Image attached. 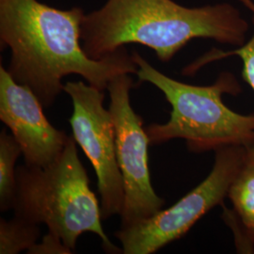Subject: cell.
<instances>
[{"mask_svg": "<svg viewBox=\"0 0 254 254\" xmlns=\"http://www.w3.org/2000/svg\"><path fill=\"white\" fill-rule=\"evenodd\" d=\"M64 91L73 103L69 122L73 138L97 175L102 219L121 216L124 183L117 159L114 122L110 110L104 107L105 93L82 80L66 82Z\"/></svg>", "mask_w": 254, "mask_h": 254, "instance_id": "cell-7", "label": "cell"}, {"mask_svg": "<svg viewBox=\"0 0 254 254\" xmlns=\"http://www.w3.org/2000/svg\"><path fill=\"white\" fill-rule=\"evenodd\" d=\"M133 87L131 73H121L109 82L107 89L125 190L121 228L131 226L154 216L165 204V200L155 193L152 186L148 158L150 140L142 119L131 106L130 91Z\"/></svg>", "mask_w": 254, "mask_h": 254, "instance_id": "cell-6", "label": "cell"}, {"mask_svg": "<svg viewBox=\"0 0 254 254\" xmlns=\"http://www.w3.org/2000/svg\"><path fill=\"white\" fill-rule=\"evenodd\" d=\"M237 1H239L243 6H245L246 8L253 13V15H254V0H237Z\"/></svg>", "mask_w": 254, "mask_h": 254, "instance_id": "cell-14", "label": "cell"}, {"mask_svg": "<svg viewBox=\"0 0 254 254\" xmlns=\"http://www.w3.org/2000/svg\"><path fill=\"white\" fill-rule=\"evenodd\" d=\"M84 16L80 7L60 9L38 0H0V43L10 50L7 70L45 109L54 105L64 91L63 79L70 74L105 91L119 74L136 73V63L125 47L101 60L86 54Z\"/></svg>", "mask_w": 254, "mask_h": 254, "instance_id": "cell-1", "label": "cell"}, {"mask_svg": "<svg viewBox=\"0 0 254 254\" xmlns=\"http://www.w3.org/2000/svg\"><path fill=\"white\" fill-rule=\"evenodd\" d=\"M248 149L230 146L216 151L208 176L169 208L127 228L115 237L124 254H152L187 235L209 211L222 205L236 175L245 164Z\"/></svg>", "mask_w": 254, "mask_h": 254, "instance_id": "cell-5", "label": "cell"}, {"mask_svg": "<svg viewBox=\"0 0 254 254\" xmlns=\"http://www.w3.org/2000/svg\"><path fill=\"white\" fill-rule=\"evenodd\" d=\"M23 154L22 148L12 134L6 130L0 133V210L13 209L16 196L15 163Z\"/></svg>", "mask_w": 254, "mask_h": 254, "instance_id": "cell-10", "label": "cell"}, {"mask_svg": "<svg viewBox=\"0 0 254 254\" xmlns=\"http://www.w3.org/2000/svg\"><path fill=\"white\" fill-rule=\"evenodd\" d=\"M44 106L28 87L0 66V120L22 148L25 164L45 168L63 153L71 136L46 119Z\"/></svg>", "mask_w": 254, "mask_h": 254, "instance_id": "cell-8", "label": "cell"}, {"mask_svg": "<svg viewBox=\"0 0 254 254\" xmlns=\"http://www.w3.org/2000/svg\"><path fill=\"white\" fill-rule=\"evenodd\" d=\"M250 25L229 3L189 8L173 0H108L85 14L82 47L93 60L114 54L128 44L151 48L169 63L194 39L240 46Z\"/></svg>", "mask_w": 254, "mask_h": 254, "instance_id": "cell-2", "label": "cell"}, {"mask_svg": "<svg viewBox=\"0 0 254 254\" xmlns=\"http://www.w3.org/2000/svg\"><path fill=\"white\" fill-rule=\"evenodd\" d=\"M41 236L38 224L13 217L0 219V254H18L29 251Z\"/></svg>", "mask_w": 254, "mask_h": 254, "instance_id": "cell-11", "label": "cell"}, {"mask_svg": "<svg viewBox=\"0 0 254 254\" xmlns=\"http://www.w3.org/2000/svg\"><path fill=\"white\" fill-rule=\"evenodd\" d=\"M14 216L35 224H46L74 252L78 238L92 233L108 254H123L113 245L102 226L100 204L90 187L87 171L78 156L76 141L71 136L60 156L45 168L16 170Z\"/></svg>", "mask_w": 254, "mask_h": 254, "instance_id": "cell-4", "label": "cell"}, {"mask_svg": "<svg viewBox=\"0 0 254 254\" xmlns=\"http://www.w3.org/2000/svg\"><path fill=\"white\" fill-rule=\"evenodd\" d=\"M27 254H71L73 252L64 245L63 240L54 234H48L42 238L41 243H36Z\"/></svg>", "mask_w": 254, "mask_h": 254, "instance_id": "cell-13", "label": "cell"}, {"mask_svg": "<svg viewBox=\"0 0 254 254\" xmlns=\"http://www.w3.org/2000/svg\"><path fill=\"white\" fill-rule=\"evenodd\" d=\"M236 56L241 59L243 63L242 76L254 91V31L253 36L249 41H247L244 45L238 46L236 49L231 51H221V50H213L207 54L203 55L199 60L190 64L187 68L184 69L183 73L186 74H193L199 71L200 67L206 65L209 63L219 61L221 59H225L228 57ZM247 160L254 161V144L247 154Z\"/></svg>", "mask_w": 254, "mask_h": 254, "instance_id": "cell-12", "label": "cell"}, {"mask_svg": "<svg viewBox=\"0 0 254 254\" xmlns=\"http://www.w3.org/2000/svg\"><path fill=\"white\" fill-rule=\"evenodd\" d=\"M132 57L139 81L154 85L172 106L167 123L146 127L150 145L181 138L186 140L188 149L196 154L216 152L230 146L250 150L254 146V113H236L222 99L224 94L236 95L241 91L234 74L220 73L212 85L196 86L169 77L136 51Z\"/></svg>", "mask_w": 254, "mask_h": 254, "instance_id": "cell-3", "label": "cell"}, {"mask_svg": "<svg viewBox=\"0 0 254 254\" xmlns=\"http://www.w3.org/2000/svg\"><path fill=\"white\" fill-rule=\"evenodd\" d=\"M228 198L233 211L224 207L223 218L235 233L237 250L253 253L254 250V161L246 162L232 183Z\"/></svg>", "mask_w": 254, "mask_h": 254, "instance_id": "cell-9", "label": "cell"}]
</instances>
